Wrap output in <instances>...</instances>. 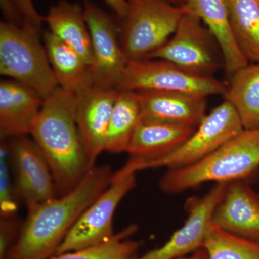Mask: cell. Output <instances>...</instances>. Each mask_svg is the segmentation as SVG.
<instances>
[{
	"mask_svg": "<svg viewBox=\"0 0 259 259\" xmlns=\"http://www.w3.org/2000/svg\"><path fill=\"white\" fill-rule=\"evenodd\" d=\"M107 164L95 166L76 188L28 209L7 259H48L56 254L80 216L111 184Z\"/></svg>",
	"mask_w": 259,
	"mask_h": 259,
	"instance_id": "obj_1",
	"label": "cell"
},
{
	"mask_svg": "<svg viewBox=\"0 0 259 259\" xmlns=\"http://www.w3.org/2000/svg\"><path fill=\"white\" fill-rule=\"evenodd\" d=\"M75 95L59 88L44 100L30 132L52 174L58 197L79 185L93 168L74 115Z\"/></svg>",
	"mask_w": 259,
	"mask_h": 259,
	"instance_id": "obj_2",
	"label": "cell"
},
{
	"mask_svg": "<svg viewBox=\"0 0 259 259\" xmlns=\"http://www.w3.org/2000/svg\"><path fill=\"white\" fill-rule=\"evenodd\" d=\"M258 167L259 129H244L197 163L168 169L160 188L177 193L204 182L229 184L249 176Z\"/></svg>",
	"mask_w": 259,
	"mask_h": 259,
	"instance_id": "obj_3",
	"label": "cell"
},
{
	"mask_svg": "<svg viewBox=\"0 0 259 259\" xmlns=\"http://www.w3.org/2000/svg\"><path fill=\"white\" fill-rule=\"evenodd\" d=\"M243 130L236 110L225 100L204 117L193 134L176 149L150 159L130 157L125 165L113 174L112 180L149 168L166 167L174 169L190 166L203 159Z\"/></svg>",
	"mask_w": 259,
	"mask_h": 259,
	"instance_id": "obj_4",
	"label": "cell"
},
{
	"mask_svg": "<svg viewBox=\"0 0 259 259\" xmlns=\"http://www.w3.org/2000/svg\"><path fill=\"white\" fill-rule=\"evenodd\" d=\"M0 74L35 90L45 100L59 88L39 33L0 23Z\"/></svg>",
	"mask_w": 259,
	"mask_h": 259,
	"instance_id": "obj_5",
	"label": "cell"
},
{
	"mask_svg": "<svg viewBox=\"0 0 259 259\" xmlns=\"http://www.w3.org/2000/svg\"><path fill=\"white\" fill-rule=\"evenodd\" d=\"M122 19L121 45L128 61L147 59L176 31L181 19L189 11L185 4L167 0H127Z\"/></svg>",
	"mask_w": 259,
	"mask_h": 259,
	"instance_id": "obj_6",
	"label": "cell"
},
{
	"mask_svg": "<svg viewBox=\"0 0 259 259\" xmlns=\"http://www.w3.org/2000/svg\"><path fill=\"white\" fill-rule=\"evenodd\" d=\"M117 90L176 92L207 97L225 95L227 87L212 76L191 74L162 59L128 61Z\"/></svg>",
	"mask_w": 259,
	"mask_h": 259,
	"instance_id": "obj_7",
	"label": "cell"
},
{
	"mask_svg": "<svg viewBox=\"0 0 259 259\" xmlns=\"http://www.w3.org/2000/svg\"><path fill=\"white\" fill-rule=\"evenodd\" d=\"M215 44L217 41L200 18L188 11L181 19L169 40L147 59H162L191 74L212 76L222 63L224 64Z\"/></svg>",
	"mask_w": 259,
	"mask_h": 259,
	"instance_id": "obj_8",
	"label": "cell"
},
{
	"mask_svg": "<svg viewBox=\"0 0 259 259\" xmlns=\"http://www.w3.org/2000/svg\"><path fill=\"white\" fill-rule=\"evenodd\" d=\"M82 8L93 47V86L117 90L128 61L119 40L118 25L113 15L90 0H83Z\"/></svg>",
	"mask_w": 259,
	"mask_h": 259,
	"instance_id": "obj_9",
	"label": "cell"
},
{
	"mask_svg": "<svg viewBox=\"0 0 259 259\" xmlns=\"http://www.w3.org/2000/svg\"><path fill=\"white\" fill-rule=\"evenodd\" d=\"M136 185V174L112 180L80 216L55 255L91 248L111 239L115 235L113 218L116 209Z\"/></svg>",
	"mask_w": 259,
	"mask_h": 259,
	"instance_id": "obj_10",
	"label": "cell"
},
{
	"mask_svg": "<svg viewBox=\"0 0 259 259\" xmlns=\"http://www.w3.org/2000/svg\"><path fill=\"white\" fill-rule=\"evenodd\" d=\"M8 141L16 174L15 192L27 209L58 197L50 168L35 141L28 136Z\"/></svg>",
	"mask_w": 259,
	"mask_h": 259,
	"instance_id": "obj_11",
	"label": "cell"
},
{
	"mask_svg": "<svg viewBox=\"0 0 259 259\" xmlns=\"http://www.w3.org/2000/svg\"><path fill=\"white\" fill-rule=\"evenodd\" d=\"M228 184L217 183L202 197H192L186 205L185 224L160 248L151 250L139 259H176L203 248L204 242L218 204L226 193Z\"/></svg>",
	"mask_w": 259,
	"mask_h": 259,
	"instance_id": "obj_12",
	"label": "cell"
},
{
	"mask_svg": "<svg viewBox=\"0 0 259 259\" xmlns=\"http://www.w3.org/2000/svg\"><path fill=\"white\" fill-rule=\"evenodd\" d=\"M118 90L93 86L75 95V121L90 161L105 151L107 131Z\"/></svg>",
	"mask_w": 259,
	"mask_h": 259,
	"instance_id": "obj_13",
	"label": "cell"
},
{
	"mask_svg": "<svg viewBox=\"0 0 259 259\" xmlns=\"http://www.w3.org/2000/svg\"><path fill=\"white\" fill-rule=\"evenodd\" d=\"M142 119L197 128L204 118L207 97L176 92H137Z\"/></svg>",
	"mask_w": 259,
	"mask_h": 259,
	"instance_id": "obj_14",
	"label": "cell"
},
{
	"mask_svg": "<svg viewBox=\"0 0 259 259\" xmlns=\"http://www.w3.org/2000/svg\"><path fill=\"white\" fill-rule=\"evenodd\" d=\"M44 99L35 90L15 80L0 82L1 139L28 136L41 110Z\"/></svg>",
	"mask_w": 259,
	"mask_h": 259,
	"instance_id": "obj_15",
	"label": "cell"
},
{
	"mask_svg": "<svg viewBox=\"0 0 259 259\" xmlns=\"http://www.w3.org/2000/svg\"><path fill=\"white\" fill-rule=\"evenodd\" d=\"M212 222L226 231L259 243V198L242 181L228 184Z\"/></svg>",
	"mask_w": 259,
	"mask_h": 259,
	"instance_id": "obj_16",
	"label": "cell"
},
{
	"mask_svg": "<svg viewBox=\"0 0 259 259\" xmlns=\"http://www.w3.org/2000/svg\"><path fill=\"white\" fill-rule=\"evenodd\" d=\"M184 4L189 11L200 18L212 33L229 74L233 75L249 64L233 36L225 0H185Z\"/></svg>",
	"mask_w": 259,
	"mask_h": 259,
	"instance_id": "obj_17",
	"label": "cell"
},
{
	"mask_svg": "<svg viewBox=\"0 0 259 259\" xmlns=\"http://www.w3.org/2000/svg\"><path fill=\"white\" fill-rule=\"evenodd\" d=\"M44 45L59 88L78 95L93 86L91 66L73 48L52 32H44Z\"/></svg>",
	"mask_w": 259,
	"mask_h": 259,
	"instance_id": "obj_18",
	"label": "cell"
},
{
	"mask_svg": "<svg viewBox=\"0 0 259 259\" xmlns=\"http://www.w3.org/2000/svg\"><path fill=\"white\" fill-rule=\"evenodd\" d=\"M196 128L142 119L127 152L130 157L150 159L171 152L190 138Z\"/></svg>",
	"mask_w": 259,
	"mask_h": 259,
	"instance_id": "obj_19",
	"label": "cell"
},
{
	"mask_svg": "<svg viewBox=\"0 0 259 259\" xmlns=\"http://www.w3.org/2000/svg\"><path fill=\"white\" fill-rule=\"evenodd\" d=\"M45 22L49 31L73 48L91 66L93 59L91 36L81 5L61 0L51 7Z\"/></svg>",
	"mask_w": 259,
	"mask_h": 259,
	"instance_id": "obj_20",
	"label": "cell"
},
{
	"mask_svg": "<svg viewBox=\"0 0 259 259\" xmlns=\"http://www.w3.org/2000/svg\"><path fill=\"white\" fill-rule=\"evenodd\" d=\"M224 95L236 110L243 128L259 129V62L235 73Z\"/></svg>",
	"mask_w": 259,
	"mask_h": 259,
	"instance_id": "obj_21",
	"label": "cell"
},
{
	"mask_svg": "<svg viewBox=\"0 0 259 259\" xmlns=\"http://www.w3.org/2000/svg\"><path fill=\"white\" fill-rule=\"evenodd\" d=\"M141 120L142 112L137 93L118 90L107 131L105 151L127 152Z\"/></svg>",
	"mask_w": 259,
	"mask_h": 259,
	"instance_id": "obj_22",
	"label": "cell"
},
{
	"mask_svg": "<svg viewBox=\"0 0 259 259\" xmlns=\"http://www.w3.org/2000/svg\"><path fill=\"white\" fill-rule=\"evenodd\" d=\"M233 36L248 61L259 62V3L225 0Z\"/></svg>",
	"mask_w": 259,
	"mask_h": 259,
	"instance_id": "obj_23",
	"label": "cell"
},
{
	"mask_svg": "<svg viewBox=\"0 0 259 259\" xmlns=\"http://www.w3.org/2000/svg\"><path fill=\"white\" fill-rule=\"evenodd\" d=\"M208 259H259V243L233 234L212 222L204 242Z\"/></svg>",
	"mask_w": 259,
	"mask_h": 259,
	"instance_id": "obj_24",
	"label": "cell"
},
{
	"mask_svg": "<svg viewBox=\"0 0 259 259\" xmlns=\"http://www.w3.org/2000/svg\"><path fill=\"white\" fill-rule=\"evenodd\" d=\"M137 230L136 225H131L115 233L105 243L84 248L53 255L48 259H134L137 258L141 243L129 241L127 238Z\"/></svg>",
	"mask_w": 259,
	"mask_h": 259,
	"instance_id": "obj_25",
	"label": "cell"
},
{
	"mask_svg": "<svg viewBox=\"0 0 259 259\" xmlns=\"http://www.w3.org/2000/svg\"><path fill=\"white\" fill-rule=\"evenodd\" d=\"M0 146V213L1 218H14L18 209L13 196L9 169L10 157L8 139H1Z\"/></svg>",
	"mask_w": 259,
	"mask_h": 259,
	"instance_id": "obj_26",
	"label": "cell"
},
{
	"mask_svg": "<svg viewBox=\"0 0 259 259\" xmlns=\"http://www.w3.org/2000/svg\"><path fill=\"white\" fill-rule=\"evenodd\" d=\"M21 228L14 218H1L0 222V259H7L18 239Z\"/></svg>",
	"mask_w": 259,
	"mask_h": 259,
	"instance_id": "obj_27",
	"label": "cell"
},
{
	"mask_svg": "<svg viewBox=\"0 0 259 259\" xmlns=\"http://www.w3.org/2000/svg\"><path fill=\"white\" fill-rule=\"evenodd\" d=\"M15 2L26 19L30 29L40 33L42 23L45 22V16L37 13L32 0H15Z\"/></svg>",
	"mask_w": 259,
	"mask_h": 259,
	"instance_id": "obj_28",
	"label": "cell"
},
{
	"mask_svg": "<svg viewBox=\"0 0 259 259\" xmlns=\"http://www.w3.org/2000/svg\"><path fill=\"white\" fill-rule=\"evenodd\" d=\"M0 6H1L3 14L6 19L5 21L15 24L19 26L33 31L29 26L26 19L22 13L21 10L18 8L15 0H0Z\"/></svg>",
	"mask_w": 259,
	"mask_h": 259,
	"instance_id": "obj_29",
	"label": "cell"
},
{
	"mask_svg": "<svg viewBox=\"0 0 259 259\" xmlns=\"http://www.w3.org/2000/svg\"><path fill=\"white\" fill-rule=\"evenodd\" d=\"M104 1L120 20L125 18L127 11V0H104Z\"/></svg>",
	"mask_w": 259,
	"mask_h": 259,
	"instance_id": "obj_30",
	"label": "cell"
},
{
	"mask_svg": "<svg viewBox=\"0 0 259 259\" xmlns=\"http://www.w3.org/2000/svg\"><path fill=\"white\" fill-rule=\"evenodd\" d=\"M176 259H208L207 252L204 248H199L196 250L194 253H191L190 255H186V256L180 257Z\"/></svg>",
	"mask_w": 259,
	"mask_h": 259,
	"instance_id": "obj_31",
	"label": "cell"
},
{
	"mask_svg": "<svg viewBox=\"0 0 259 259\" xmlns=\"http://www.w3.org/2000/svg\"><path fill=\"white\" fill-rule=\"evenodd\" d=\"M167 1L170 2L172 4L178 5H183L185 3V0H167Z\"/></svg>",
	"mask_w": 259,
	"mask_h": 259,
	"instance_id": "obj_32",
	"label": "cell"
},
{
	"mask_svg": "<svg viewBox=\"0 0 259 259\" xmlns=\"http://www.w3.org/2000/svg\"><path fill=\"white\" fill-rule=\"evenodd\" d=\"M255 1L258 2V3H259V0H255Z\"/></svg>",
	"mask_w": 259,
	"mask_h": 259,
	"instance_id": "obj_33",
	"label": "cell"
},
{
	"mask_svg": "<svg viewBox=\"0 0 259 259\" xmlns=\"http://www.w3.org/2000/svg\"><path fill=\"white\" fill-rule=\"evenodd\" d=\"M134 259H139V258H135Z\"/></svg>",
	"mask_w": 259,
	"mask_h": 259,
	"instance_id": "obj_34",
	"label": "cell"
}]
</instances>
